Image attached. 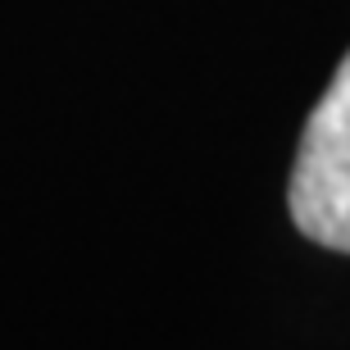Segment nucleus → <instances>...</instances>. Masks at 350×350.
<instances>
[{"label":"nucleus","mask_w":350,"mask_h":350,"mask_svg":"<svg viewBox=\"0 0 350 350\" xmlns=\"http://www.w3.org/2000/svg\"><path fill=\"white\" fill-rule=\"evenodd\" d=\"M286 209L310 241L350 255V55L305 123Z\"/></svg>","instance_id":"f257e3e1"}]
</instances>
